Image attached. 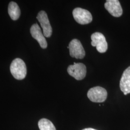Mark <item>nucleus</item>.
Returning a JSON list of instances; mask_svg holds the SVG:
<instances>
[{
	"instance_id": "7ed1b4c3",
	"label": "nucleus",
	"mask_w": 130,
	"mask_h": 130,
	"mask_svg": "<svg viewBox=\"0 0 130 130\" xmlns=\"http://www.w3.org/2000/svg\"><path fill=\"white\" fill-rule=\"evenodd\" d=\"M73 16L75 21L81 25H86L92 21L93 17L92 14L87 10L81 8H76L73 10Z\"/></svg>"
},
{
	"instance_id": "6e6552de",
	"label": "nucleus",
	"mask_w": 130,
	"mask_h": 130,
	"mask_svg": "<svg viewBox=\"0 0 130 130\" xmlns=\"http://www.w3.org/2000/svg\"><path fill=\"white\" fill-rule=\"evenodd\" d=\"M104 6L107 11L114 17H120L122 14V9L118 0H107Z\"/></svg>"
},
{
	"instance_id": "f8f14e48",
	"label": "nucleus",
	"mask_w": 130,
	"mask_h": 130,
	"mask_svg": "<svg viewBox=\"0 0 130 130\" xmlns=\"http://www.w3.org/2000/svg\"><path fill=\"white\" fill-rule=\"evenodd\" d=\"M38 126L40 130H56L51 121L46 119L40 120L38 122Z\"/></svg>"
},
{
	"instance_id": "423d86ee",
	"label": "nucleus",
	"mask_w": 130,
	"mask_h": 130,
	"mask_svg": "<svg viewBox=\"0 0 130 130\" xmlns=\"http://www.w3.org/2000/svg\"><path fill=\"white\" fill-rule=\"evenodd\" d=\"M70 55L72 57L83 59L85 56V52L82 43L77 39H73L70 42L69 46Z\"/></svg>"
},
{
	"instance_id": "f257e3e1",
	"label": "nucleus",
	"mask_w": 130,
	"mask_h": 130,
	"mask_svg": "<svg viewBox=\"0 0 130 130\" xmlns=\"http://www.w3.org/2000/svg\"><path fill=\"white\" fill-rule=\"evenodd\" d=\"M10 71L15 79H23L26 77L27 73L26 65L23 60L16 58L10 65Z\"/></svg>"
},
{
	"instance_id": "20e7f679",
	"label": "nucleus",
	"mask_w": 130,
	"mask_h": 130,
	"mask_svg": "<svg viewBox=\"0 0 130 130\" xmlns=\"http://www.w3.org/2000/svg\"><path fill=\"white\" fill-rule=\"evenodd\" d=\"M67 71L70 76L78 80L83 79L86 75V67L81 63H74V65H70Z\"/></svg>"
},
{
	"instance_id": "ddd939ff",
	"label": "nucleus",
	"mask_w": 130,
	"mask_h": 130,
	"mask_svg": "<svg viewBox=\"0 0 130 130\" xmlns=\"http://www.w3.org/2000/svg\"><path fill=\"white\" fill-rule=\"evenodd\" d=\"M95 130V129H93V128H85V129H84V130Z\"/></svg>"
},
{
	"instance_id": "0eeeda50",
	"label": "nucleus",
	"mask_w": 130,
	"mask_h": 130,
	"mask_svg": "<svg viewBox=\"0 0 130 130\" xmlns=\"http://www.w3.org/2000/svg\"><path fill=\"white\" fill-rule=\"evenodd\" d=\"M37 19L41 24L44 37H51L52 34V28L46 13L44 11H40L38 14Z\"/></svg>"
},
{
	"instance_id": "1a4fd4ad",
	"label": "nucleus",
	"mask_w": 130,
	"mask_h": 130,
	"mask_svg": "<svg viewBox=\"0 0 130 130\" xmlns=\"http://www.w3.org/2000/svg\"><path fill=\"white\" fill-rule=\"evenodd\" d=\"M30 33L34 39L39 42L40 46L43 49H45L47 47V42L45 37L42 33V30L37 24H33L30 28Z\"/></svg>"
},
{
	"instance_id": "9d476101",
	"label": "nucleus",
	"mask_w": 130,
	"mask_h": 130,
	"mask_svg": "<svg viewBox=\"0 0 130 130\" xmlns=\"http://www.w3.org/2000/svg\"><path fill=\"white\" fill-rule=\"evenodd\" d=\"M120 86L124 95L130 93V66L126 69L122 75Z\"/></svg>"
},
{
	"instance_id": "9b49d317",
	"label": "nucleus",
	"mask_w": 130,
	"mask_h": 130,
	"mask_svg": "<svg viewBox=\"0 0 130 130\" xmlns=\"http://www.w3.org/2000/svg\"><path fill=\"white\" fill-rule=\"evenodd\" d=\"M8 14L10 18L13 20H17L19 19L20 15V10L18 4L11 2L8 6Z\"/></svg>"
},
{
	"instance_id": "f03ea898",
	"label": "nucleus",
	"mask_w": 130,
	"mask_h": 130,
	"mask_svg": "<svg viewBox=\"0 0 130 130\" xmlns=\"http://www.w3.org/2000/svg\"><path fill=\"white\" fill-rule=\"evenodd\" d=\"M107 96V90L100 86H96L90 89L87 93L88 98L93 102H103L106 100Z\"/></svg>"
},
{
	"instance_id": "39448f33",
	"label": "nucleus",
	"mask_w": 130,
	"mask_h": 130,
	"mask_svg": "<svg viewBox=\"0 0 130 130\" xmlns=\"http://www.w3.org/2000/svg\"><path fill=\"white\" fill-rule=\"evenodd\" d=\"M91 44L93 47H96L98 51L100 53H104L107 50V43L105 37L102 33L95 32L91 35Z\"/></svg>"
}]
</instances>
